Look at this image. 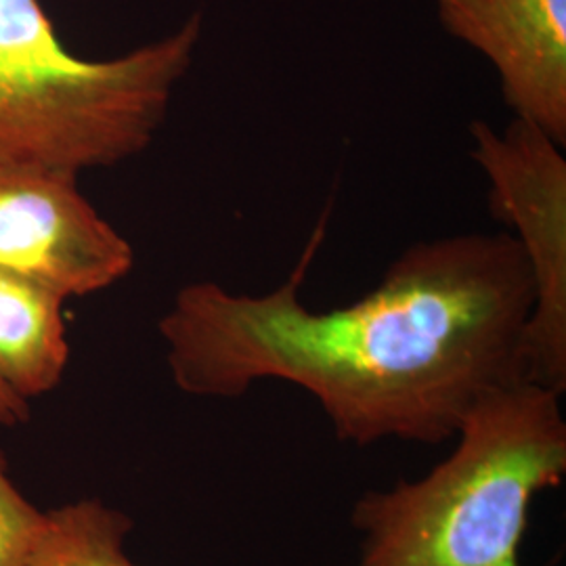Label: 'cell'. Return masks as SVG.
Listing matches in <instances>:
<instances>
[{
    "mask_svg": "<svg viewBox=\"0 0 566 566\" xmlns=\"http://www.w3.org/2000/svg\"><path fill=\"white\" fill-rule=\"evenodd\" d=\"M327 219L329 208L271 292L238 294L217 282L177 292L158 332L179 390L240 399L280 380L306 390L343 443L439 446L491 390L526 380L535 290L510 233L413 243L359 301L313 311L301 290Z\"/></svg>",
    "mask_w": 566,
    "mask_h": 566,
    "instance_id": "cell-1",
    "label": "cell"
},
{
    "mask_svg": "<svg viewBox=\"0 0 566 566\" xmlns=\"http://www.w3.org/2000/svg\"><path fill=\"white\" fill-rule=\"evenodd\" d=\"M560 397L528 380L495 388L468 411L441 464L361 495L353 566H521L528 507L566 474Z\"/></svg>",
    "mask_w": 566,
    "mask_h": 566,
    "instance_id": "cell-2",
    "label": "cell"
},
{
    "mask_svg": "<svg viewBox=\"0 0 566 566\" xmlns=\"http://www.w3.org/2000/svg\"><path fill=\"white\" fill-rule=\"evenodd\" d=\"M472 160L489 182V210L525 254L535 301L526 324V380L566 390V158L528 122L468 128Z\"/></svg>",
    "mask_w": 566,
    "mask_h": 566,
    "instance_id": "cell-4",
    "label": "cell"
},
{
    "mask_svg": "<svg viewBox=\"0 0 566 566\" xmlns=\"http://www.w3.org/2000/svg\"><path fill=\"white\" fill-rule=\"evenodd\" d=\"M447 32L495 70L514 118L566 145V0H432Z\"/></svg>",
    "mask_w": 566,
    "mask_h": 566,
    "instance_id": "cell-6",
    "label": "cell"
},
{
    "mask_svg": "<svg viewBox=\"0 0 566 566\" xmlns=\"http://www.w3.org/2000/svg\"><path fill=\"white\" fill-rule=\"evenodd\" d=\"M133 266V245L82 196L76 172L0 163V269L82 298Z\"/></svg>",
    "mask_w": 566,
    "mask_h": 566,
    "instance_id": "cell-5",
    "label": "cell"
},
{
    "mask_svg": "<svg viewBox=\"0 0 566 566\" xmlns=\"http://www.w3.org/2000/svg\"><path fill=\"white\" fill-rule=\"evenodd\" d=\"M133 518L102 500H78L44 512L25 566H139L126 556Z\"/></svg>",
    "mask_w": 566,
    "mask_h": 566,
    "instance_id": "cell-8",
    "label": "cell"
},
{
    "mask_svg": "<svg viewBox=\"0 0 566 566\" xmlns=\"http://www.w3.org/2000/svg\"><path fill=\"white\" fill-rule=\"evenodd\" d=\"M42 518L44 512L28 502L11 481L7 458L0 451V566H25Z\"/></svg>",
    "mask_w": 566,
    "mask_h": 566,
    "instance_id": "cell-9",
    "label": "cell"
},
{
    "mask_svg": "<svg viewBox=\"0 0 566 566\" xmlns=\"http://www.w3.org/2000/svg\"><path fill=\"white\" fill-rule=\"evenodd\" d=\"M60 292L0 269V386L30 403L60 385L70 361Z\"/></svg>",
    "mask_w": 566,
    "mask_h": 566,
    "instance_id": "cell-7",
    "label": "cell"
},
{
    "mask_svg": "<svg viewBox=\"0 0 566 566\" xmlns=\"http://www.w3.org/2000/svg\"><path fill=\"white\" fill-rule=\"evenodd\" d=\"M202 36L196 13L114 60L65 49L41 0H0V163L81 175L156 142Z\"/></svg>",
    "mask_w": 566,
    "mask_h": 566,
    "instance_id": "cell-3",
    "label": "cell"
},
{
    "mask_svg": "<svg viewBox=\"0 0 566 566\" xmlns=\"http://www.w3.org/2000/svg\"><path fill=\"white\" fill-rule=\"evenodd\" d=\"M30 418V403L21 401L11 395L7 388L0 386V424L15 426Z\"/></svg>",
    "mask_w": 566,
    "mask_h": 566,
    "instance_id": "cell-10",
    "label": "cell"
}]
</instances>
